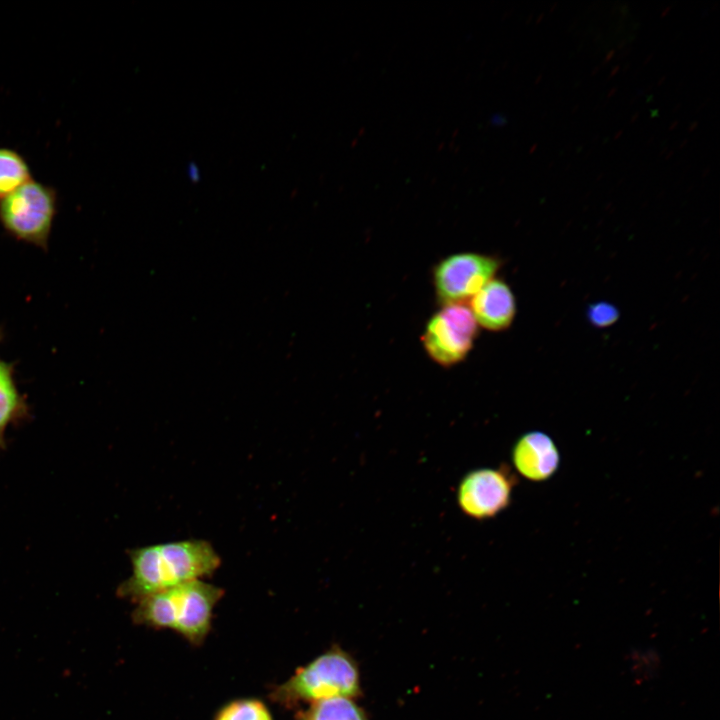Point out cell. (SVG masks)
<instances>
[{"instance_id":"cell-1","label":"cell","mask_w":720,"mask_h":720,"mask_svg":"<svg viewBox=\"0 0 720 720\" xmlns=\"http://www.w3.org/2000/svg\"><path fill=\"white\" fill-rule=\"evenodd\" d=\"M132 574L117 589L121 598L138 602L152 594L212 575L221 558L205 540L188 539L129 551Z\"/></svg>"},{"instance_id":"cell-2","label":"cell","mask_w":720,"mask_h":720,"mask_svg":"<svg viewBox=\"0 0 720 720\" xmlns=\"http://www.w3.org/2000/svg\"><path fill=\"white\" fill-rule=\"evenodd\" d=\"M223 594L222 588L202 579L188 581L136 602L132 618L137 624L172 629L199 645L210 630L213 610Z\"/></svg>"},{"instance_id":"cell-3","label":"cell","mask_w":720,"mask_h":720,"mask_svg":"<svg viewBox=\"0 0 720 720\" xmlns=\"http://www.w3.org/2000/svg\"><path fill=\"white\" fill-rule=\"evenodd\" d=\"M359 674L351 657L332 649L299 669L276 687L271 698L287 707L299 702H316L333 697L350 698L359 694Z\"/></svg>"},{"instance_id":"cell-4","label":"cell","mask_w":720,"mask_h":720,"mask_svg":"<svg viewBox=\"0 0 720 720\" xmlns=\"http://www.w3.org/2000/svg\"><path fill=\"white\" fill-rule=\"evenodd\" d=\"M57 211V193L33 179L0 199V223L17 240L46 248Z\"/></svg>"},{"instance_id":"cell-5","label":"cell","mask_w":720,"mask_h":720,"mask_svg":"<svg viewBox=\"0 0 720 720\" xmlns=\"http://www.w3.org/2000/svg\"><path fill=\"white\" fill-rule=\"evenodd\" d=\"M477 333L478 324L471 310L461 303L448 304L427 322L422 343L434 362L449 367L467 357Z\"/></svg>"},{"instance_id":"cell-6","label":"cell","mask_w":720,"mask_h":720,"mask_svg":"<svg viewBox=\"0 0 720 720\" xmlns=\"http://www.w3.org/2000/svg\"><path fill=\"white\" fill-rule=\"evenodd\" d=\"M500 265L496 257L474 252L445 257L433 270V285L438 301L448 305L472 298L494 279Z\"/></svg>"},{"instance_id":"cell-7","label":"cell","mask_w":720,"mask_h":720,"mask_svg":"<svg viewBox=\"0 0 720 720\" xmlns=\"http://www.w3.org/2000/svg\"><path fill=\"white\" fill-rule=\"evenodd\" d=\"M514 480L503 467L471 471L458 486V505L471 518L494 517L508 506Z\"/></svg>"},{"instance_id":"cell-8","label":"cell","mask_w":720,"mask_h":720,"mask_svg":"<svg viewBox=\"0 0 720 720\" xmlns=\"http://www.w3.org/2000/svg\"><path fill=\"white\" fill-rule=\"evenodd\" d=\"M512 460L522 476L532 481H543L557 470L560 457L553 440L543 432L534 431L517 441Z\"/></svg>"},{"instance_id":"cell-9","label":"cell","mask_w":720,"mask_h":720,"mask_svg":"<svg viewBox=\"0 0 720 720\" xmlns=\"http://www.w3.org/2000/svg\"><path fill=\"white\" fill-rule=\"evenodd\" d=\"M471 312L481 327L491 331L508 328L516 314V301L509 285L492 279L471 298Z\"/></svg>"},{"instance_id":"cell-10","label":"cell","mask_w":720,"mask_h":720,"mask_svg":"<svg viewBox=\"0 0 720 720\" xmlns=\"http://www.w3.org/2000/svg\"><path fill=\"white\" fill-rule=\"evenodd\" d=\"M26 410L10 365L0 358V445L7 427L24 416Z\"/></svg>"},{"instance_id":"cell-11","label":"cell","mask_w":720,"mask_h":720,"mask_svg":"<svg viewBox=\"0 0 720 720\" xmlns=\"http://www.w3.org/2000/svg\"><path fill=\"white\" fill-rule=\"evenodd\" d=\"M298 720H366V717L350 698L333 697L313 702Z\"/></svg>"},{"instance_id":"cell-12","label":"cell","mask_w":720,"mask_h":720,"mask_svg":"<svg viewBox=\"0 0 720 720\" xmlns=\"http://www.w3.org/2000/svg\"><path fill=\"white\" fill-rule=\"evenodd\" d=\"M31 179L25 159L15 150L0 147V199Z\"/></svg>"},{"instance_id":"cell-13","label":"cell","mask_w":720,"mask_h":720,"mask_svg":"<svg viewBox=\"0 0 720 720\" xmlns=\"http://www.w3.org/2000/svg\"><path fill=\"white\" fill-rule=\"evenodd\" d=\"M215 720H272L267 707L257 699H239L225 705Z\"/></svg>"},{"instance_id":"cell-14","label":"cell","mask_w":720,"mask_h":720,"mask_svg":"<svg viewBox=\"0 0 720 720\" xmlns=\"http://www.w3.org/2000/svg\"><path fill=\"white\" fill-rule=\"evenodd\" d=\"M587 317L592 325L604 328L614 324L618 317V309L606 302H598L589 306L587 310Z\"/></svg>"},{"instance_id":"cell-15","label":"cell","mask_w":720,"mask_h":720,"mask_svg":"<svg viewBox=\"0 0 720 720\" xmlns=\"http://www.w3.org/2000/svg\"><path fill=\"white\" fill-rule=\"evenodd\" d=\"M632 671L640 678H649L659 664L658 656L650 651L631 655Z\"/></svg>"}]
</instances>
